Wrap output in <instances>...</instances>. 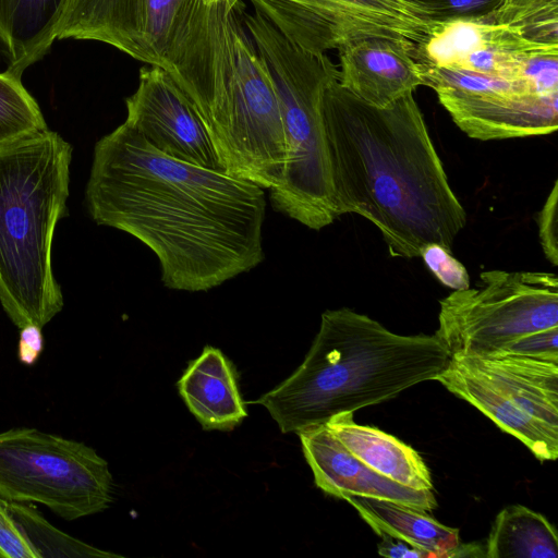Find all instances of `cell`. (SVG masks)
I'll list each match as a JSON object with an SVG mask.
<instances>
[{"instance_id": "1", "label": "cell", "mask_w": 558, "mask_h": 558, "mask_svg": "<svg viewBox=\"0 0 558 558\" xmlns=\"http://www.w3.org/2000/svg\"><path fill=\"white\" fill-rule=\"evenodd\" d=\"M85 199L97 225L154 252L171 290L208 291L265 258L263 187L170 158L125 122L95 144Z\"/></svg>"}, {"instance_id": "2", "label": "cell", "mask_w": 558, "mask_h": 558, "mask_svg": "<svg viewBox=\"0 0 558 558\" xmlns=\"http://www.w3.org/2000/svg\"><path fill=\"white\" fill-rule=\"evenodd\" d=\"M323 119L337 217L369 220L393 257H417L429 243L452 251L466 214L413 94L378 108L335 81Z\"/></svg>"}, {"instance_id": "3", "label": "cell", "mask_w": 558, "mask_h": 558, "mask_svg": "<svg viewBox=\"0 0 558 558\" xmlns=\"http://www.w3.org/2000/svg\"><path fill=\"white\" fill-rule=\"evenodd\" d=\"M449 361L434 335H398L350 308L327 310L303 363L255 403L282 433H298L435 380Z\"/></svg>"}, {"instance_id": "4", "label": "cell", "mask_w": 558, "mask_h": 558, "mask_svg": "<svg viewBox=\"0 0 558 558\" xmlns=\"http://www.w3.org/2000/svg\"><path fill=\"white\" fill-rule=\"evenodd\" d=\"M72 150L49 129L0 147V304L20 329L63 308L52 243L68 215Z\"/></svg>"}, {"instance_id": "5", "label": "cell", "mask_w": 558, "mask_h": 558, "mask_svg": "<svg viewBox=\"0 0 558 558\" xmlns=\"http://www.w3.org/2000/svg\"><path fill=\"white\" fill-rule=\"evenodd\" d=\"M243 23L274 83L284 134L286 163L270 203L279 213L313 230L337 217L323 119V96L339 80L326 53L306 51L260 13L243 11Z\"/></svg>"}, {"instance_id": "6", "label": "cell", "mask_w": 558, "mask_h": 558, "mask_svg": "<svg viewBox=\"0 0 558 558\" xmlns=\"http://www.w3.org/2000/svg\"><path fill=\"white\" fill-rule=\"evenodd\" d=\"M97 40L169 73L185 95L210 78L218 32L205 0H70L57 39Z\"/></svg>"}, {"instance_id": "7", "label": "cell", "mask_w": 558, "mask_h": 558, "mask_svg": "<svg viewBox=\"0 0 558 558\" xmlns=\"http://www.w3.org/2000/svg\"><path fill=\"white\" fill-rule=\"evenodd\" d=\"M216 4L229 66L222 96L205 128L227 174L271 190L286 163L277 93L243 23L242 0Z\"/></svg>"}, {"instance_id": "8", "label": "cell", "mask_w": 558, "mask_h": 558, "mask_svg": "<svg viewBox=\"0 0 558 558\" xmlns=\"http://www.w3.org/2000/svg\"><path fill=\"white\" fill-rule=\"evenodd\" d=\"M480 288L440 300L435 337L450 357H484L520 337L558 327V278L543 271L488 270Z\"/></svg>"}, {"instance_id": "9", "label": "cell", "mask_w": 558, "mask_h": 558, "mask_svg": "<svg viewBox=\"0 0 558 558\" xmlns=\"http://www.w3.org/2000/svg\"><path fill=\"white\" fill-rule=\"evenodd\" d=\"M108 462L84 442L13 427L0 433V497L36 502L68 521L104 511L112 501Z\"/></svg>"}, {"instance_id": "10", "label": "cell", "mask_w": 558, "mask_h": 558, "mask_svg": "<svg viewBox=\"0 0 558 558\" xmlns=\"http://www.w3.org/2000/svg\"><path fill=\"white\" fill-rule=\"evenodd\" d=\"M300 48L322 54L366 37L421 43L433 29L430 13L414 0H250Z\"/></svg>"}, {"instance_id": "11", "label": "cell", "mask_w": 558, "mask_h": 558, "mask_svg": "<svg viewBox=\"0 0 558 558\" xmlns=\"http://www.w3.org/2000/svg\"><path fill=\"white\" fill-rule=\"evenodd\" d=\"M125 105L124 122L155 149L182 162L223 171L201 117L168 72L158 66L141 69L137 89Z\"/></svg>"}, {"instance_id": "12", "label": "cell", "mask_w": 558, "mask_h": 558, "mask_svg": "<svg viewBox=\"0 0 558 558\" xmlns=\"http://www.w3.org/2000/svg\"><path fill=\"white\" fill-rule=\"evenodd\" d=\"M436 94L457 126L472 138L547 135L558 128V93Z\"/></svg>"}, {"instance_id": "13", "label": "cell", "mask_w": 558, "mask_h": 558, "mask_svg": "<svg viewBox=\"0 0 558 558\" xmlns=\"http://www.w3.org/2000/svg\"><path fill=\"white\" fill-rule=\"evenodd\" d=\"M296 434L315 484L324 493L343 500L349 496L379 498L427 512L437 508L433 490L402 486L368 469L325 424Z\"/></svg>"}, {"instance_id": "14", "label": "cell", "mask_w": 558, "mask_h": 558, "mask_svg": "<svg viewBox=\"0 0 558 558\" xmlns=\"http://www.w3.org/2000/svg\"><path fill=\"white\" fill-rule=\"evenodd\" d=\"M412 43L366 37L339 50V84L361 100L385 108L413 94L424 80Z\"/></svg>"}, {"instance_id": "15", "label": "cell", "mask_w": 558, "mask_h": 558, "mask_svg": "<svg viewBox=\"0 0 558 558\" xmlns=\"http://www.w3.org/2000/svg\"><path fill=\"white\" fill-rule=\"evenodd\" d=\"M448 391L469 402L501 430L519 439L539 461L558 456V430L536 420L513 403L488 379L457 357L436 377Z\"/></svg>"}, {"instance_id": "16", "label": "cell", "mask_w": 558, "mask_h": 558, "mask_svg": "<svg viewBox=\"0 0 558 558\" xmlns=\"http://www.w3.org/2000/svg\"><path fill=\"white\" fill-rule=\"evenodd\" d=\"M457 359L526 413L558 430V362L512 355Z\"/></svg>"}, {"instance_id": "17", "label": "cell", "mask_w": 558, "mask_h": 558, "mask_svg": "<svg viewBox=\"0 0 558 558\" xmlns=\"http://www.w3.org/2000/svg\"><path fill=\"white\" fill-rule=\"evenodd\" d=\"M178 388L205 429H232L247 415L233 367L217 348H204L183 373Z\"/></svg>"}, {"instance_id": "18", "label": "cell", "mask_w": 558, "mask_h": 558, "mask_svg": "<svg viewBox=\"0 0 558 558\" xmlns=\"http://www.w3.org/2000/svg\"><path fill=\"white\" fill-rule=\"evenodd\" d=\"M325 425L368 469L402 486L433 490L429 469L411 446L376 427L356 424L353 413L337 414Z\"/></svg>"}, {"instance_id": "19", "label": "cell", "mask_w": 558, "mask_h": 558, "mask_svg": "<svg viewBox=\"0 0 558 558\" xmlns=\"http://www.w3.org/2000/svg\"><path fill=\"white\" fill-rule=\"evenodd\" d=\"M70 0H0V40L9 70L22 76L57 39Z\"/></svg>"}, {"instance_id": "20", "label": "cell", "mask_w": 558, "mask_h": 558, "mask_svg": "<svg viewBox=\"0 0 558 558\" xmlns=\"http://www.w3.org/2000/svg\"><path fill=\"white\" fill-rule=\"evenodd\" d=\"M344 500L378 536L405 541L433 558H448L460 543L458 529L440 523L427 511L379 498L349 496Z\"/></svg>"}, {"instance_id": "21", "label": "cell", "mask_w": 558, "mask_h": 558, "mask_svg": "<svg viewBox=\"0 0 558 558\" xmlns=\"http://www.w3.org/2000/svg\"><path fill=\"white\" fill-rule=\"evenodd\" d=\"M485 547L487 558H557L558 535L543 514L512 505L496 515Z\"/></svg>"}, {"instance_id": "22", "label": "cell", "mask_w": 558, "mask_h": 558, "mask_svg": "<svg viewBox=\"0 0 558 558\" xmlns=\"http://www.w3.org/2000/svg\"><path fill=\"white\" fill-rule=\"evenodd\" d=\"M482 19L505 25L530 41L558 45V0H501Z\"/></svg>"}, {"instance_id": "23", "label": "cell", "mask_w": 558, "mask_h": 558, "mask_svg": "<svg viewBox=\"0 0 558 558\" xmlns=\"http://www.w3.org/2000/svg\"><path fill=\"white\" fill-rule=\"evenodd\" d=\"M45 130L44 114L21 76L0 72V147Z\"/></svg>"}, {"instance_id": "24", "label": "cell", "mask_w": 558, "mask_h": 558, "mask_svg": "<svg viewBox=\"0 0 558 558\" xmlns=\"http://www.w3.org/2000/svg\"><path fill=\"white\" fill-rule=\"evenodd\" d=\"M10 514L23 529L40 558L43 557H121L100 550L72 537L49 523L36 509L24 502L8 501Z\"/></svg>"}, {"instance_id": "25", "label": "cell", "mask_w": 558, "mask_h": 558, "mask_svg": "<svg viewBox=\"0 0 558 558\" xmlns=\"http://www.w3.org/2000/svg\"><path fill=\"white\" fill-rule=\"evenodd\" d=\"M420 65L424 85L435 92L451 90L463 94L539 93L531 84L521 80L482 74L457 68L434 66L424 63H420Z\"/></svg>"}, {"instance_id": "26", "label": "cell", "mask_w": 558, "mask_h": 558, "mask_svg": "<svg viewBox=\"0 0 558 558\" xmlns=\"http://www.w3.org/2000/svg\"><path fill=\"white\" fill-rule=\"evenodd\" d=\"M420 257L444 286L453 290L470 288L468 270L452 251L438 243H429L421 250Z\"/></svg>"}, {"instance_id": "27", "label": "cell", "mask_w": 558, "mask_h": 558, "mask_svg": "<svg viewBox=\"0 0 558 558\" xmlns=\"http://www.w3.org/2000/svg\"><path fill=\"white\" fill-rule=\"evenodd\" d=\"M430 13L435 23L482 19L489 15L501 0H414Z\"/></svg>"}, {"instance_id": "28", "label": "cell", "mask_w": 558, "mask_h": 558, "mask_svg": "<svg viewBox=\"0 0 558 558\" xmlns=\"http://www.w3.org/2000/svg\"><path fill=\"white\" fill-rule=\"evenodd\" d=\"M512 355L558 362V327L534 331L489 355ZM485 357V356H484Z\"/></svg>"}, {"instance_id": "29", "label": "cell", "mask_w": 558, "mask_h": 558, "mask_svg": "<svg viewBox=\"0 0 558 558\" xmlns=\"http://www.w3.org/2000/svg\"><path fill=\"white\" fill-rule=\"evenodd\" d=\"M0 558H40L23 529L8 509V500L0 497Z\"/></svg>"}, {"instance_id": "30", "label": "cell", "mask_w": 558, "mask_h": 558, "mask_svg": "<svg viewBox=\"0 0 558 558\" xmlns=\"http://www.w3.org/2000/svg\"><path fill=\"white\" fill-rule=\"evenodd\" d=\"M558 182L554 186L538 214V236L542 248L547 259L558 265V239H557V208H558Z\"/></svg>"}, {"instance_id": "31", "label": "cell", "mask_w": 558, "mask_h": 558, "mask_svg": "<svg viewBox=\"0 0 558 558\" xmlns=\"http://www.w3.org/2000/svg\"><path fill=\"white\" fill-rule=\"evenodd\" d=\"M44 336L41 328L36 325H26L21 328L17 344V357L26 366H33L44 351Z\"/></svg>"}, {"instance_id": "32", "label": "cell", "mask_w": 558, "mask_h": 558, "mask_svg": "<svg viewBox=\"0 0 558 558\" xmlns=\"http://www.w3.org/2000/svg\"><path fill=\"white\" fill-rule=\"evenodd\" d=\"M381 541L377 545L380 556L390 558H433L432 554L414 547L405 541L389 536L379 535Z\"/></svg>"}, {"instance_id": "33", "label": "cell", "mask_w": 558, "mask_h": 558, "mask_svg": "<svg viewBox=\"0 0 558 558\" xmlns=\"http://www.w3.org/2000/svg\"><path fill=\"white\" fill-rule=\"evenodd\" d=\"M453 557H486V547L482 543H459V545L452 549L448 558Z\"/></svg>"}, {"instance_id": "34", "label": "cell", "mask_w": 558, "mask_h": 558, "mask_svg": "<svg viewBox=\"0 0 558 558\" xmlns=\"http://www.w3.org/2000/svg\"><path fill=\"white\" fill-rule=\"evenodd\" d=\"M217 1H219V0H205V2H206L207 4H210V3H214V2H217Z\"/></svg>"}]
</instances>
